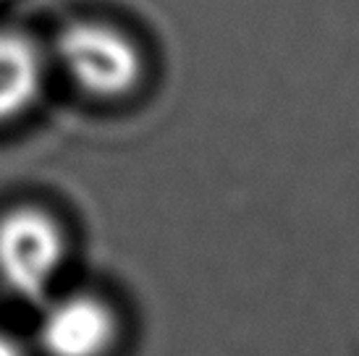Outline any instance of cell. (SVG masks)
I'll use <instances>...</instances> for the list:
<instances>
[{
	"mask_svg": "<svg viewBox=\"0 0 359 356\" xmlns=\"http://www.w3.org/2000/svg\"><path fill=\"white\" fill-rule=\"evenodd\" d=\"M53 50L60 69L92 97H123L144 76L142 48L105 21H74L60 29Z\"/></svg>",
	"mask_w": 359,
	"mask_h": 356,
	"instance_id": "cell-1",
	"label": "cell"
},
{
	"mask_svg": "<svg viewBox=\"0 0 359 356\" xmlns=\"http://www.w3.org/2000/svg\"><path fill=\"white\" fill-rule=\"evenodd\" d=\"M66 259V238L45 210L19 207L0 218V278L21 299H40Z\"/></svg>",
	"mask_w": 359,
	"mask_h": 356,
	"instance_id": "cell-2",
	"label": "cell"
},
{
	"mask_svg": "<svg viewBox=\"0 0 359 356\" xmlns=\"http://www.w3.org/2000/svg\"><path fill=\"white\" fill-rule=\"evenodd\" d=\"M116 330V315L102 299L74 294L45 312L40 346L48 356H102L113 346Z\"/></svg>",
	"mask_w": 359,
	"mask_h": 356,
	"instance_id": "cell-3",
	"label": "cell"
},
{
	"mask_svg": "<svg viewBox=\"0 0 359 356\" xmlns=\"http://www.w3.org/2000/svg\"><path fill=\"white\" fill-rule=\"evenodd\" d=\"M48 60L19 29H0V123L21 118L45 89Z\"/></svg>",
	"mask_w": 359,
	"mask_h": 356,
	"instance_id": "cell-4",
	"label": "cell"
},
{
	"mask_svg": "<svg viewBox=\"0 0 359 356\" xmlns=\"http://www.w3.org/2000/svg\"><path fill=\"white\" fill-rule=\"evenodd\" d=\"M0 356H24V351H21V346L13 338L0 333Z\"/></svg>",
	"mask_w": 359,
	"mask_h": 356,
	"instance_id": "cell-5",
	"label": "cell"
}]
</instances>
